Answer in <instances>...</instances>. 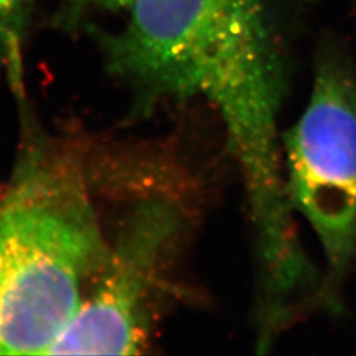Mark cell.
<instances>
[{"mask_svg": "<svg viewBox=\"0 0 356 356\" xmlns=\"http://www.w3.org/2000/svg\"><path fill=\"white\" fill-rule=\"evenodd\" d=\"M103 38L108 70L138 106L204 98L220 114L242 170L257 247L279 254L297 235L281 160L285 63L266 0H132Z\"/></svg>", "mask_w": 356, "mask_h": 356, "instance_id": "cell-1", "label": "cell"}, {"mask_svg": "<svg viewBox=\"0 0 356 356\" xmlns=\"http://www.w3.org/2000/svg\"><path fill=\"white\" fill-rule=\"evenodd\" d=\"M108 252L83 189L53 176L0 207V355H47Z\"/></svg>", "mask_w": 356, "mask_h": 356, "instance_id": "cell-2", "label": "cell"}, {"mask_svg": "<svg viewBox=\"0 0 356 356\" xmlns=\"http://www.w3.org/2000/svg\"><path fill=\"white\" fill-rule=\"evenodd\" d=\"M282 144L288 200L322 247L318 294L331 301L356 263V73L331 41L318 51L309 102Z\"/></svg>", "mask_w": 356, "mask_h": 356, "instance_id": "cell-3", "label": "cell"}, {"mask_svg": "<svg viewBox=\"0 0 356 356\" xmlns=\"http://www.w3.org/2000/svg\"><path fill=\"white\" fill-rule=\"evenodd\" d=\"M182 229L175 202L136 204L108 247L95 288L48 354H140L168 292Z\"/></svg>", "mask_w": 356, "mask_h": 356, "instance_id": "cell-4", "label": "cell"}, {"mask_svg": "<svg viewBox=\"0 0 356 356\" xmlns=\"http://www.w3.org/2000/svg\"><path fill=\"white\" fill-rule=\"evenodd\" d=\"M24 0H0V20L10 17L16 13Z\"/></svg>", "mask_w": 356, "mask_h": 356, "instance_id": "cell-5", "label": "cell"}, {"mask_svg": "<svg viewBox=\"0 0 356 356\" xmlns=\"http://www.w3.org/2000/svg\"><path fill=\"white\" fill-rule=\"evenodd\" d=\"M86 1L90 4L103 7V8H108V10L129 6L132 3V0H86Z\"/></svg>", "mask_w": 356, "mask_h": 356, "instance_id": "cell-6", "label": "cell"}]
</instances>
